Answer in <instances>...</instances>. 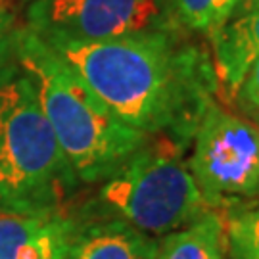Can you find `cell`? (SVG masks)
Here are the masks:
<instances>
[{
  "label": "cell",
  "mask_w": 259,
  "mask_h": 259,
  "mask_svg": "<svg viewBox=\"0 0 259 259\" xmlns=\"http://www.w3.org/2000/svg\"><path fill=\"white\" fill-rule=\"evenodd\" d=\"M108 110L148 137L188 142L219 91L209 50L177 25L111 40H45Z\"/></svg>",
  "instance_id": "cell-1"
},
{
  "label": "cell",
  "mask_w": 259,
  "mask_h": 259,
  "mask_svg": "<svg viewBox=\"0 0 259 259\" xmlns=\"http://www.w3.org/2000/svg\"><path fill=\"white\" fill-rule=\"evenodd\" d=\"M16 60L35 87L42 113L77 181L100 183L110 179L152 139L117 119L27 27L18 31Z\"/></svg>",
  "instance_id": "cell-2"
},
{
  "label": "cell",
  "mask_w": 259,
  "mask_h": 259,
  "mask_svg": "<svg viewBox=\"0 0 259 259\" xmlns=\"http://www.w3.org/2000/svg\"><path fill=\"white\" fill-rule=\"evenodd\" d=\"M77 183L16 60L0 79V211L56 213Z\"/></svg>",
  "instance_id": "cell-3"
},
{
  "label": "cell",
  "mask_w": 259,
  "mask_h": 259,
  "mask_svg": "<svg viewBox=\"0 0 259 259\" xmlns=\"http://www.w3.org/2000/svg\"><path fill=\"white\" fill-rule=\"evenodd\" d=\"M185 144L154 137L104 181L100 202L150 236L169 234L211 211L183 156Z\"/></svg>",
  "instance_id": "cell-4"
},
{
  "label": "cell",
  "mask_w": 259,
  "mask_h": 259,
  "mask_svg": "<svg viewBox=\"0 0 259 259\" xmlns=\"http://www.w3.org/2000/svg\"><path fill=\"white\" fill-rule=\"evenodd\" d=\"M188 169L209 209L259 196V125L209 102L192 135Z\"/></svg>",
  "instance_id": "cell-5"
},
{
  "label": "cell",
  "mask_w": 259,
  "mask_h": 259,
  "mask_svg": "<svg viewBox=\"0 0 259 259\" xmlns=\"http://www.w3.org/2000/svg\"><path fill=\"white\" fill-rule=\"evenodd\" d=\"M177 25L171 0H33L25 27L42 40H111Z\"/></svg>",
  "instance_id": "cell-6"
},
{
  "label": "cell",
  "mask_w": 259,
  "mask_h": 259,
  "mask_svg": "<svg viewBox=\"0 0 259 259\" xmlns=\"http://www.w3.org/2000/svg\"><path fill=\"white\" fill-rule=\"evenodd\" d=\"M157 240L121 219L75 227L69 221L62 259H156Z\"/></svg>",
  "instance_id": "cell-7"
},
{
  "label": "cell",
  "mask_w": 259,
  "mask_h": 259,
  "mask_svg": "<svg viewBox=\"0 0 259 259\" xmlns=\"http://www.w3.org/2000/svg\"><path fill=\"white\" fill-rule=\"evenodd\" d=\"M67 229L58 213L0 211V259H62Z\"/></svg>",
  "instance_id": "cell-8"
},
{
  "label": "cell",
  "mask_w": 259,
  "mask_h": 259,
  "mask_svg": "<svg viewBox=\"0 0 259 259\" xmlns=\"http://www.w3.org/2000/svg\"><path fill=\"white\" fill-rule=\"evenodd\" d=\"M209 38L217 83L229 94H236L250 65L259 58V8L231 18Z\"/></svg>",
  "instance_id": "cell-9"
},
{
  "label": "cell",
  "mask_w": 259,
  "mask_h": 259,
  "mask_svg": "<svg viewBox=\"0 0 259 259\" xmlns=\"http://www.w3.org/2000/svg\"><path fill=\"white\" fill-rule=\"evenodd\" d=\"M223 217L207 211L181 231L165 234L157 242L156 259H225Z\"/></svg>",
  "instance_id": "cell-10"
},
{
  "label": "cell",
  "mask_w": 259,
  "mask_h": 259,
  "mask_svg": "<svg viewBox=\"0 0 259 259\" xmlns=\"http://www.w3.org/2000/svg\"><path fill=\"white\" fill-rule=\"evenodd\" d=\"M223 229L232 259H259V200L229 207Z\"/></svg>",
  "instance_id": "cell-11"
},
{
  "label": "cell",
  "mask_w": 259,
  "mask_h": 259,
  "mask_svg": "<svg viewBox=\"0 0 259 259\" xmlns=\"http://www.w3.org/2000/svg\"><path fill=\"white\" fill-rule=\"evenodd\" d=\"M238 0H171V8L181 27L196 33H207L231 19Z\"/></svg>",
  "instance_id": "cell-12"
},
{
  "label": "cell",
  "mask_w": 259,
  "mask_h": 259,
  "mask_svg": "<svg viewBox=\"0 0 259 259\" xmlns=\"http://www.w3.org/2000/svg\"><path fill=\"white\" fill-rule=\"evenodd\" d=\"M19 27L8 10L0 6V79L16 62V38Z\"/></svg>",
  "instance_id": "cell-13"
},
{
  "label": "cell",
  "mask_w": 259,
  "mask_h": 259,
  "mask_svg": "<svg viewBox=\"0 0 259 259\" xmlns=\"http://www.w3.org/2000/svg\"><path fill=\"white\" fill-rule=\"evenodd\" d=\"M236 94L250 106L251 110L259 111V58L250 65V69H248L246 77L242 79Z\"/></svg>",
  "instance_id": "cell-14"
},
{
  "label": "cell",
  "mask_w": 259,
  "mask_h": 259,
  "mask_svg": "<svg viewBox=\"0 0 259 259\" xmlns=\"http://www.w3.org/2000/svg\"><path fill=\"white\" fill-rule=\"evenodd\" d=\"M257 8H259V0H238V4H236V8H234L231 18L244 16V14L253 12V10H257Z\"/></svg>",
  "instance_id": "cell-15"
}]
</instances>
